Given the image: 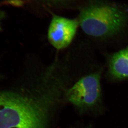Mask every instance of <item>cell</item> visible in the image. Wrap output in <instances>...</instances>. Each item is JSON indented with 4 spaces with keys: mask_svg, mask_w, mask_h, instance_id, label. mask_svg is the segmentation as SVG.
Masks as SVG:
<instances>
[{
    "mask_svg": "<svg viewBox=\"0 0 128 128\" xmlns=\"http://www.w3.org/2000/svg\"><path fill=\"white\" fill-rule=\"evenodd\" d=\"M65 88L56 80L36 97L0 91V128H48L51 114L64 101Z\"/></svg>",
    "mask_w": 128,
    "mask_h": 128,
    "instance_id": "1",
    "label": "cell"
},
{
    "mask_svg": "<svg viewBox=\"0 0 128 128\" xmlns=\"http://www.w3.org/2000/svg\"><path fill=\"white\" fill-rule=\"evenodd\" d=\"M80 27L92 40L108 43L128 26V7L108 0H92L79 10Z\"/></svg>",
    "mask_w": 128,
    "mask_h": 128,
    "instance_id": "2",
    "label": "cell"
},
{
    "mask_svg": "<svg viewBox=\"0 0 128 128\" xmlns=\"http://www.w3.org/2000/svg\"><path fill=\"white\" fill-rule=\"evenodd\" d=\"M102 69L85 74L68 83L64 94V100L80 113L100 112L103 106L101 86Z\"/></svg>",
    "mask_w": 128,
    "mask_h": 128,
    "instance_id": "3",
    "label": "cell"
},
{
    "mask_svg": "<svg viewBox=\"0 0 128 128\" xmlns=\"http://www.w3.org/2000/svg\"><path fill=\"white\" fill-rule=\"evenodd\" d=\"M48 30V38L50 44L58 50L69 47L74 40L80 27L78 18H69L52 13Z\"/></svg>",
    "mask_w": 128,
    "mask_h": 128,
    "instance_id": "4",
    "label": "cell"
},
{
    "mask_svg": "<svg viewBox=\"0 0 128 128\" xmlns=\"http://www.w3.org/2000/svg\"><path fill=\"white\" fill-rule=\"evenodd\" d=\"M107 75L114 81L128 79V47L107 57Z\"/></svg>",
    "mask_w": 128,
    "mask_h": 128,
    "instance_id": "5",
    "label": "cell"
},
{
    "mask_svg": "<svg viewBox=\"0 0 128 128\" xmlns=\"http://www.w3.org/2000/svg\"><path fill=\"white\" fill-rule=\"evenodd\" d=\"M49 14L64 10H78L92 0H34Z\"/></svg>",
    "mask_w": 128,
    "mask_h": 128,
    "instance_id": "6",
    "label": "cell"
},
{
    "mask_svg": "<svg viewBox=\"0 0 128 128\" xmlns=\"http://www.w3.org/2000/svg\"><path fill=\"white\" fill-rule=\"evenodd\" d=\"M4 18V14L1 11H0V30L1 29V21Z\"/></svg>",
    "mask_w": 128,
    "mask_h": 128,
    "instance_id": "7",
    "label": "cell"
}]
</instances>
